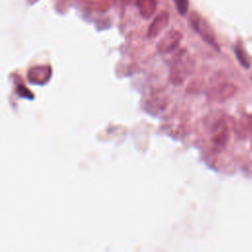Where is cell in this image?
<instances>
[{
    "instance_id": "6da1fadb",
    "label": "cell",
    "mask_w": 252,
    "mask_h": 252,
    "mask_svg": "<svg viewBox=\"0 0 252 252\" xmlns=\"http://www.w3.org/2000/svg\"><path fill=\"white\" fill-rule=\"evenodd\" d=\"M191 27L195 30L196 32L199 33V35L209 44L214 46L215 48L219 49V45L217 43L216 35L214 32L213 28L211 25L205 20L199 13L192 12L189 18Z\"/></svg>"
},
{
    "instance_id": "7a4b0ae2",
    "label": "cell",
    "mask_w": 252,
    "mask_h": 252,
    "mask_svg": "<svg viewBox=\"0 0 252 252\" xmlns=\"http://www.w3.org/2000/svg\"><path fill=\"white\" fill-rule=\"evenodd\" d=\"M181 38H182V34L179 31L170 30L158 42L157 50L160 54L168 53V52L172 51L175 47H177Z\"/></svg>"
},
{
    "instance_id": "3957f363",
    "label": "cell",
    "mask_w": 252,
    "mask_h": 252,
    "mask_svg": "<svg viewBox=\"0 0 252 252\" xmlns=\"http://www.w3.org/2000/svg\"><path fill=\"white\" fill-rule=\"evenodd\" d=\"M237 92V88L232 83H222L214 88L210 93V98L217 102H223L231 98Z\"/></svg>"
},
{
    "instance_id": "277c9868",
    "label": "cell",
    "mask_w": 252,
    "mask_h": 252,
    "mask_svg": "<svg viewBox=\"0 0 252 252\" xmlns=\"http://www.w3.org/2000/svg\"><path fill=\"white\" fill-rule=\"evenodd\" d=\"M168 22H169V14L165 11L160 12L149 27L148 34H147L148 37L155 38L163 29H165Z\"/></svg>"
},
{
    "instance_id": "5b68a950",
    "label": "cell",
    "mask_w": 252,
    "mask_h": 252,
    "mask_svg": "<svg viewBox=\"0 0 252 252\" xmlns=\"http://www.w3.org/2000/svg\"><path fill=\"white\" fill-rule=\"evenodd\" d=\"M228 139H229L228 127H227L225 121H220L218 124V129L216 131V134H215L213 140L218 147L222 148L226 145Z\"/></svg>"
},
{
    "instance_id": "8992f818",
    "label": "cell",
    "mask_w": 252,
    "mask_h": 252,
    "mask_svg": "<svg viewBox=\"0 0 252 252\" xmlns=\"http://www.w3.org/2000/svg\"><path fill=\"white\" fill-rule=\"evenodd\" d=\"M235 130L237 135L243 139L252 135V115H244L239 120Z\"/></svg>"
},
{
    "instance_id": "52a82bcc",
    "label": "cell",
    "mask_w": 252,
    "mask_h": 252,
    "mask_svg": "<svg viewBox=\"0 0 252 252\" xmlns=\"http://www.w3.org/2000/svg\"><path fill=\"white\" fill-rule=\"evenodd\" d=\"M139 12L144 18H150L157 7L156 0H138L136 3Z\"/></svg>"
},
{
    "instance_id": "ba28073f",
    "label": "cell",
    "mask_w": 252,
    "mask_h": 252,
    "mask_svg": "<svg viewBox=\"0 0 252 252\" xmlns=\"http://www.w3.org/2000/svg\"><path fill=\"white\" fill-rule=\"evenodd\" d=\"M234 52H235V56H236L237 60L239 61V63L245 69H248L250 67V59H249V56H248L246 50L242 46V44H240V43L236 44L235 48H234Z\"/></svg>"
},
{
    "instance_id": "9c48e42d",
    "label": "cell",
    "mask_w": 252,
    "mask_h": 252,
    "mask_svg": "<svg viewBox=\"0 0 252 252\" xmlns=\"http://www.w3.org/2000/svg\"><path fill=\"white\" fill-rule=\"evenodd\" d=\"M174 4L176 6V9L180 15H186L188 11V6H189V1L188 0H173Z\"/></svg>"
}]
</instances>
